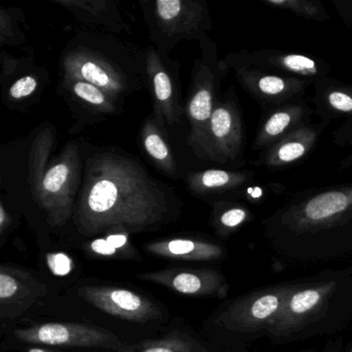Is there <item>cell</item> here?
<instances>
[{"mask_svg":"<svg viewBox=\"0 0 352 352\" xmlns=\"http://www.w3.org/2000/svg\"><path fill=\"white\" fill-rule=\"evenodd\" d=\"M166 197L138 164L102 155L88 164L75 222L84 236L106 230L143 232L162 221Z\"/></svg>","mask_w":352,"mask_h":352,"instance_id":"cell-1","label":"cell"},{"mask_svg":"<svg viewBox=\"0 0 352 352\" xmlns=\"http://www.w3.org/2000/svg\"><path fill=\"white\" fill-rule=\"evenodd\" d=\"M267 226L294 238L352 228V182L294 192Z\"/></svg>","mask_w":352,"mask_h":352,"instance_id":"cell-2","label":"cell"},{"mask_svg":"<svg viewBox=\"0 0 352 352\" xmlns=\"http://www.w3.org/2000/svg\"><path fill=\"white\" fill-rule=\"evenodd\" d=\"M226 65L234 69L252 67L263 73L306 80L313 84L320 78L329 76L331 72L329 63L318 57L273 49L242 50L240 53L230 55Z\"/></svg>","mask_w":352,"mask_h":352,"instance_id":"cell-3","label":"cell"},{"mask_svg":"<svg viewBox=\"0 0 352 352\" xmlns=\"http://www.w3.org/2000/svg\"><path fill=\"white\" fill-rule=\"evenodd\" d=\"M21 342L34 345L100 347L120 351L125 344L112 331L88 323L48 322L14 331Z\"/></svg>","mask_w":352,"mask_h":352,"instance_id":"cell-4","label":"cell"},{"mask_svg":"<svg viewBox=\"0 0 352 352\" xmlns=\"http://www.w3.org/2000/svg\"><path fill=\"white\" fill-rule=\"evenodd\" d=\"M294 286H278L252 292L234 300L220 316L230 331L254 333L267 329L281 310Z\"/></svg>","mask_w":352,"mask_h":352,"instance_id":"cell-5","label":"cell"},{"mask_svg":"<svg viewBox=\"0 0 352 352\" xmlns=\"http://www.w3.org/2000/svg\"><path fill=\"white\" fill-rule=\"evenodd\" d=\"M79 176L77 151L69 149L58 164L45 175L41 185V206L53 226L65 224L73 213V201Z\"/></svg>","mask_w":352,"mask_h":352,"instance_id":"cell-6","label":"cell"},{"mask_svg":"<svg viewBox=\"0 0 352 352\" xmlns=\"http://www.w3.org/2000/svg\"><path fill=\"white\" fill-rule=\"evenodd\" d=\"M78 294L98 310L123 320L146 323L157 320L162 313L160 307L143 294L126 288L110 285H86Z\"/></svg>","mask_w":352,"mask_h":352,"instance_id":"cell-7","label":"cell"},{"mask_svg":"<svg viewBox=\"0 0 352 352\" xmlns=\"http://www.w3.org/2000/svg\"><path fill=\"white\" fill-rule=\"evenodd\" d=\"M337 284L322 282L309 286H294L273 322L267 329L274 337H285L310 322L329 302Z\"/></svg>","mask_w":352,"mask_h":352,"instance_id":"cell-8","label":"cell"},{"mask_svg":"<svg viewBox=\"0 0 352 352\" xmlns=\"http://www.w3.org/2000/svg\"><path fill=\"white\" fill-rule=\"evenodd\" d=\"M245 129L236 96L230 92L216 104L209 131V157L219 162L242 160Z\"/></svg>","mask_w":352,"mask_h":352,"instance_id":"cell-9","label":"cell"},{"mask_svg":"<svg viewBox=\"0 0 352 352\" xmlns=\"http://www.w3.org/2000/svg\"><path fill=\"white\" fill-rule=\"evenodd\" d=\"M236 77L241 87L265 109L302 100L307 88L313 84L306 80L263 73L252 67H236Z\"/></svg>","mask_w":352,"mask_h":352,"instance_id":"cell-10","label":"cell"},{"mask_svg":"<svg viewBox=\"0 0 352 352\" xmlns=\"http://www.w3.org/2000/svg\"><path fill=\"white\" fill-rule=\"evenodd\" d=\"M138 278L160 284L183 296L223 298L228 292L226 278L211 269L166 267L160 271L140 274Z\"/></svg>","mask_w":352,"mask_h":352,"instance_id":"cell-11","label":"cell"},{"mask_svg":"<svg viewBox=\"0 0 352 352\" xmlns=\"http://www.w3.org/2000/svg\"><path fill=\"white\" fill-rule=\"evenodd\" d=\"M48 289L34 275L12 265L0 267V317L14 319L34 306Z\"/></svg>","mask_w":352,"mask_h":352,"instance_id":"cell-12","label":"cell"},{"mask_svg":"<svg viewBox=\"0 0 352 352\" xmlns=\"http://www.w3.org/2000/svg\"><path fill=\"white\" fill-rule=\"evenodd\" d=\"M327 127L322 122L307 123L261 151L251 164L270 170H284L296 166L310 155Z\"/></svg>","mask_w":352,"mask_h":352,"instance_id":"cell-13","label":"cell"},{"mask_svg":"<svg viewBox=\"0 0 352 352\" xmlns=\"http://www.w3.org/2000/svg\"><path fill=\"white\" fill-rule=\"evenodd\" d=\"M313 115L312 107L302 100L265 109L257 126L253 149L263 151L294 129L310 122Z\"/></svg>","mask_w":352,"mask_h":352,"instance_id":"cell-14","label":"cell"},{"mask_svg":"<svg viewBox=\"0 0 352 352\" xmlns=\"http://www.w3.org/2000/svg\"><path fill=\"white\" fill-rule=\"evenodd\" d=\"M65 67L69 79L92 84L109 96H115L124 90V81L120 74L92 53H73L65 59Z\"/></svg>","mask_w":352,"mask_h":352,"instance_id":"cell-15","label":"cell"},{"mask_svg":"<svg viewBox=\"0 0 352 352\" xmlns=\"http://www.w3.org/2000/svg\"><path fill=\"white\" fill-rule=\"evenodd\" d=\"M314 114L329 126L333 121L352 118V85L335 78H320L314 84Z\"/></svg>","mask_w":352,"mask_h":352,"instance_id":"cell-16","label":"cell"},{"mask_svg":"<svg viewBox=\"0 0 352 352\" xmlns=\"http://www.w3.org/2000/svg\"><path fill=\"white\" fill-rule=\"evenodd\" d=\"M215 96V75L209 67L201 73V81L188 107L195 142L209 157V131Z\"/></svg>","mask_w":352,"mask_h":352,"instance_id":"cell-17","label":"cell"},{"mask_svg":"<svg viewBox=\"0 0 352 352\" xmlns=\"http://www.w3.org/2000/svg\"><path fill=\"white\" fill-rule=\"evenodd\" d=\"M146 251L164 258L184 261H216L224 255L223 249L214 243L183 238L149 243Z\"/></svg>","mask_w":352,"mask_h":352,"instance_id":"cell-18","label":"cell"},{"mask_svg":"<svg viewBox=\"0 0 352 352\" xmlns=\"http://www.w3.org/2000/svg\"><path fill=\"white\" fill-rule=\"evenodd\" d=\"M192 3L180 0H160L156 3L158 19L168 34L188 32L197 28L203 16L199 6L191 8Z\"/></svg>","mask_w":352,"mask_h":352,"instance_id":"cell-19","label":"cell"},{"mask_svg":"<svg viewBox=\"0 0 352 352\" xmlns=\"http://www.w3.org/2000/svg\"><path fill=\"white\" fill-rule=\"evenodd\" d=\"M255 173L245 170L239 172H230L223 170H209L195 175V188L199 190L228 192L239 191L243 187L254 182Z\"/></svg>","mask_w":352,"mask_h":352,"instance_id":"cell-20","label":"cell"},{"mask_svg":"<svg viewBox=\"0 0 352 352\" xmlns=\"http://www.w3.org/2000/svg\"><path fill=\"white\" fill-rule=\"evenodd\" d=\"M119 352H210L199 342L180 331H173L157 340H145L125 345Z\"/></svg>","mask_w":352,"mask_h":352,"instance_id":"cell-21","label":"cell"},{"mask_svg":"<svg viewBox=\"0 0 352 352\" xmlns=\"http://www.w3.org/2000/svg\"><path fill=\"white\" fill-rule=\"evenodd\" d=\"M261 3L310 21L324 23L331 18L320 0H261Z\"/></svg>","mask_w":352,"mask_h":352,"instance_id":"cell-22","label":"cell"},{"mask_svg":"<svg viewBox=\"0 0 352 352\" xmlns=\"http://www.w3.org/2000/svg\"><path fill=\"white\" fill-rule=\"evenodd\" d=\"M285 185L281 183L270 182L267 184L251 183L238 191L239 195L252 205H261L271 195H279L285 192Z\"/></svg>","mask_w":352,"mask_h":352,"instance_id":"cell-23","label":"cell"},{"mask_svg":"<svg viewBox=\"0 0 352 352\" xmlns=\"http://www.w3.org/2000/svg\"><path fill=\"white\" fill-rule=\"evenodd\" d=\"M218 216V224L222 230H234L252 219L250 209L243 204H230Z\"/></svg>","mask_w":352,"mask_h":352,"instance_id":"cell-24","label":"cell"},{"mask_svg":"<svg viewBox=\"0 0 352 352\" xmlns=\"http://www.w3.org/2000/svg\"><path fill=\"white\" fill-rule=\"evenodd\" d=\"M153 87L155 92L156 100L160 102L164 109V114L168 116V120L173 118L172 98L173 86L170 77L166 72L162 71L160 67H154Z\"/></svg>","mask_w":352,"mask_h":352,"instance_id":"cell-25","label":"cell"},{"mask_svg":"<svg viewBox=\"0 0 352 352\" xmlns=\"http://www.w3.org/2000/svg\"><path fill=\"white\" fill-rule=\"evenodd\" d=\"M73 91L76 96L94 106L102 107L104 111L113 110V106L107 98L104 91L86 82H75L73 86Z\"/></svg>","mask_w":352,"mask_h":352,"instance_id":"cell-26","label":"cell"},{"mask_svg":"<svg viewBox=\"0 0 352 352\" xmlns=\"http://www.w3.org/2000/svg\"><path fill=\"white\" fill-rule=\"evenodd\" d=\"M144 144H145V148L148 153L154 160L164 162L166 166H170V164H172L173 160L170 155V151H168V146L166 145L164 140L160 138L158 133H148L146 135Z\"/></svg>","mask_w":352,"mask_h":352,"instance_id":"cell-27","label":"cell"},{"mask_svg":"<svg viewBox=\"0 0 352 352\" xmlns=\"http://www.w3.org/2000/svg\"><path fill=\"white\" fill-rule=\"evenodd\" d=\"M46 263L49 270L58 277L69 275L75 267L73 258L63 252L48 253L46 255Z\"/></svg>","mask_w":352,"mask_h":352,"instance_id":"cell-28","label":"cell"},{"mask_svg":"<svg viewBox=\"0 0 352 352\" xmlns=\"http://www.w3.org/2000/svg\"><path fill=\"white\" fill-rule=\"evenodd\" d=\"M87 250L92 254L107 258H124L123 255L108 242L106 238L96 239L88 243Z\"/></svg>","mask_w":352,"mask_h":352,"instance_id":"cell-29","label":"cell"},{"mask_svg":"<svg viewBox=\"0 0 352 352\" xmlns=\"http://www.w3.org/2000/svg\"><path fill=\"white\" fill-rule=\"evenodd\" d=\"M118 232H115V234H109L106 238L107 240L123 255L124 258H133L135 251L133 247L131 246V243H129L127 232H123V230H118Z\"/></svg>","mask_w":352,"mask_h":352,"instance_id":"cell-30","label":"cell"},{"mask_svg":"<svg viewBox=\"0 0 352 352\" xmlns=\"http://www.w3.org/2000/svg\"><path fill=\"white\" fill-rule=\"evenodd\" d=\"M36 85H38L36 80L32 76H28V77L22 78V79L18 80L17 82L14 83L11 89H10V94H11L12 98H16V100L26 98V96L34 94Z\"/></svg>","mask_w":352,"mask_h":352,"instance_id":"cell-31","label":"cell"},{"mask_svg":"<svg viewBox=\"0 0 352 352\" xmlns=\"http://www.w3.org/2000/svg\"><path fill=\"white\" fill-rule=\"evenodd\" d=\"M333 143L339 147L352 146V118L344 121L333 133Z\"/></svg>","mask_w":352,"mask_h":352,"instance_id":"cell-32","label":"cell"},{"mask_svg":"<svg viewBox=\"0 0 352 352\" xmlns=\"http://www.w3.org/2000/svg\"><path fill=\"white\" fill-rule=\"evenodd\" d=\"M331 3L346 28H352V0H333Z\"/></svg>","mask_w":352,"mask_h":352,"instance_id":"cell-33","label":"cell"},{"mask_svg":"<svg viewBox=\"0 0 352 352\" xmlns=\"http://www.w3.org/2000/svg\"><path fill=\"white\" fill-rule=\"evenodd\" d=\"M10 226V218L6 212L3 206L0 207V234L3 236L5 234L6 230L9 228Z\"/></svg>","mask_w":352,"mask_h":352,"instance_id":"cell-34","label":"cell"},{"mask_svg":"<svg viewBox=\"0 0 352 352\" xmlns=\"http://www.w3.org/2000/svg\"><path fill=\"white\" fill-rule=\"evenodd\" d=\"M352 168V151L339 162L340 170H347V168Z\"/></svg>","mask_w":352,"mask_h":352,"instance_id":"cell-35","label":"cell"},{"mask_svg":"<svg viewBox=\"0 0 352 352\" xmlns=\"http://www.w3.org/2000/svg\"><path fill=\"white\" fill-rule=\"evenodd\" d=\"M28 352H59V351H55V350L49 349V348L32 347L28 350Z\"/></svg>","mask_w":352,"mask_h":352,"instance_id":"cell-36","label":"cell"},{"mask_svg":"<svg viewBox=\"0 0 352 352\" xmlns=\"http://www.w3.org/2000/svg\"><path fill=\"white\" fill-rule=\"evenodd\" d=\"M350 352H352V349H351V351H350Z\"/></svg>","mask_w":352,"mask_h":352,"instance_id":"cell-37","label":"cell"}]
</instances>
